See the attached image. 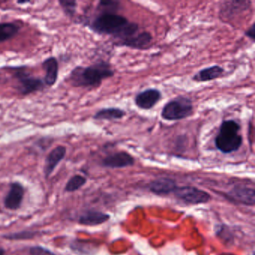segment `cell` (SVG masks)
Wrapping results in <instances>:
<instances>
[{"instance_id": "17", "label": "cell", "mask_w": 255, "mask_h": 255, "mask_svg": "<svg viewBox=\"0 0 255 255\" xmlns=\"http://www.w3.org/2000/svg\"><path fill=\"white\" fill-rule=\"evenodd\" d=\"M21 29V25L15 22H1L0 23V44L15 38Z\"/></svg>"}, {"instance_id": "16", "label": "cell", "mask_w": 255, "mask_h": 255, "mask_svg": "<svg viewBox=\"0 0 255 255\" xmlns=\"http://www.w3.org/2000/svg\"><path fill=\"white\" fill-rule=\"evenodd\" d=\"M177 187L174 180L165 177L157 179L150 184V191L158 195L171 193V192H174Z\"/></svg>"}, {"instance_id": "13", "label": "cell", "mask_w": 255, "mask_h": 255, "mask_svg": "<svg viewBox=\"0 0 255 255\" xmlns=\"http://www.w3.org/2000/svg\"><path fill=\"white\" fill-rule=\"evenodd\" d=\"M233 200L246 204L254 206L255 202V189L246 186H237L234 188L228 194Z\"/></svg>"}, {"instance_id": "1", "label": "cell", "mask_w": 255, "mask_h": 255, "mask_svg": "<svg viewBox=\"0 0 255 255\" xmlns=\"http://www.w3.org/2000/svg\"><path fill=\"white\" fill-rule=\"evenodd\" d=\"M85 26L98 35H111L119 41L137 34L138 25L114 11H105L97 14L92 20L83 22Z\"/></svg>"}, {"instance_id": "22", "label": "cell", "mask_w": 255, "mask_h": 255, "mask_svg": "<svg viewBox=\"0 0 255 255\" xmlns=\"http://www.w3.org/2000/svg\"><path fill=\"white\" fill-rule=\"evenodd\" d=\"M29 255H57L50 249L40 246H32L29 249Z\"/></svg>"}, {"instance_id": "5", "label": "cell", "mask_w": 255, "mask_h": 255, "mask_svg": "<svg viewBox=\"0 0 255 255\" xmlns=\"http://www.w3.org/2000/svg\"><path fill=\"white\" fill-rule=\"evenodd\" d=\"M193 104L189 98L179 96L168 101L163 107L161 116L168 122L183 120L193 114Z\"/></svg>"}, {"instance_id": "14", "label": "cell", "mask_w": 255, "mask_h": 255, "mask_svg": "<svg viewBox=\"0 0 255 255\" xmlns=\"http://www.w3.org/2000/svg\"><path fill=\"white\" fill-rule=\"evenodd\" d=\"M110 219V216L107 213L96 210H88L80 215L79 217V224L86 226H95L101 225Z\"/></svg>"}, {"instance_id": "9", "label": "cell", "mask_w": 255, "mask_h": 255, "mask_svg": "<svg viewBox=\"0 0 255 255\" xmlns=\"http://www.w3.org/2000/svg\"><path fill=\"white\" fill-rule=\"evenodd\" d=\"M66 153L65 146L58 145L47 154L44 166V174L46 178L48 179L51 176L58 165L65 159Z\"/></svg>"}, {"instance_id": "6", "label": "cell", "mask_w": 255, "mask_h": 255, "mask_svg": "<svg viewBox=\"0 0 255 255\" xmlns=\"http://www.w3.org/2000/svg\"><path fill=\"white\" fill-rule=\"evenodd\" d=\"M174 192L177 198L188 204H203L210 199V195L207 192L191 186L177 187Z\"/></svg>"}, {"instance_id": "21", "label": "cell", "mask_w": 255, "mask_h": 255, "mask_svg": "<svg viewBox=\"0 0 255 255\" xmlns=\"http://www.w3.org/2000/svg\"><path fill=\"white\" fill-rule=\"evenodd\" d=\"M38 232L32 231H23L19 232L11 233V234H4L2 236V238L8 240H27L35 238Z\"/></svg>"}, {"instance_id": "2", "label": "cell", "mask_w": 255, "mask_h": 255, "mask_svg": "<svg viewBox=\"0 0 255 255\" xmlns=\"http://www.w3.org/2000/svg\"><path fill=\"white\" fill-rule=\"evenodd\" d=\"M114 75L112 65L105 61H100L89 66L75 67L68 75V81L73 87L95 89Z\"/></svg>"}, {"instance_id": "8", "label": "cell", "mask_w": 255, "mask_h": 255, "mask_svg": "<svg viewBox=\"0 0 255 255\" xmlns=\"http://www.w3.org/2000/svg\"><path fill=\"white\" fill-rule=\"evenodd\" d=\"M162 99V93L156 89H148L140 92L135 98V104L142 110H150Z\"/></svg>"}, {"instance_id": "4", "label": "cell", "mask_w": 255, "mask_h": 255, "mask_svg": "<svg viewBox=\"0 0 255 255\" xmlns=\"http://www.w3.org/2000/svg\"><path fill=\"white\" fill-rule=\"evenodd\" d=\"M6 68L11 70L12 77L16 82L14 88L22 96H28L36 92H42L45 89L46 86L43 79L35 77L29 72L27 66L21 65Z\"/></svg>"}, {"instance_id": "24", "label": "cell", "mask_w": 255, "mask_h": 255, "mask_svg": "<svg viewBox=\"0 0 255 255\" xmlns=\"http://www.w3.org/2000/svg\"><path fill=\"white\" fill-rule=\"evenodd\" d=\"M17 3L18 5H26V4L31 3L30 1H17Z\"/></svg>"}, {"instance_id": "11", "label": "cell", "mask_w": 255, "mask_h": 255, "mask_svg": "<svg viewBox=\"0 0 255 255\" xmlns=\"http://www.w3.org/2000/svg\"><path fill=\"white\" fill-rule=\"evenodd\" d=\"M134 163V158L125 151L117 152L109 155L102 160L103 166L110 168H125L131 166Z\"/></svg>"}, {"instance_id": "10", "label": "cell", "mask_w": 255, "mask_h": 255, "mask_svg": "<svg viewBox=\"0 0 255 255\" xmlns=\"http://www.w3.org/2000/svg\"><path fill=\"white\" fill-rule=\"evenodd\" d=\"M41 66L45 72L43 79L44 84L48 87H53L56 84L59 78V64L57 58L55 56L47 58L41 64Z\"/></svg>"}, {"instance_id": "20", "label": "cell", "mask_w": 255, "mask_h": 255, "mask_svg": "<svg viewBox=\"0 0 255 255\" xmlns=\"http://www.w3.org/2000/svg\"><path fill=\"white\" fill-rule=\"evenodd\" d=\"M59 6L64 14L69 19H74L77 14V2L75 0H59Z\"/></svg>"}, {"instance_id": "12", "label": "cell", "mask_w": 255, "mask_h": 255, "mask_svg": "<svg viewBox=\"0 0 255 255\" xmlns=\"http://www.w3.org/2000/svg\"><path fill=\"white\" fill-rule=\"evenodd\" d=\"M152 40H153V36L150 32H143L119 41L117 45L135 49V50H144V49H147L150 45Z\"/></svg>"}, {"instance_id": "19", "label": "cell", "mask_w": 255, "mask_h": 255, "mask_svg": "<svg viewBox=\"0 0 255 255\" xmlns=\"http://www.w3.org/2000/svg\"><path fill=\"white\" fill-rule=\"evenodd\" d=\"M87 182V179L84 176L80 174H75L72 176L67 182L65 186V191L66 192H74L83 187Z\"/></svg>"}, {"instance_id": "15", "label": "cell", "mask_w": 255, "mask_h": 255, "mask_svg": "<svg viewBox=\"0 0 255 255\" xmlns=\"http://www.w3.org/2000/svg\"><path fill=\"white\" fill-rule=\"evenodd\" d=\"M225 72L223 68L219 65H213L209 68H204L198 71L192 77V80L195 82H210L222 77Z\"/></svg>"}, {"instance_id": "25", "label": "cell", "mask_w": 255, "mask_h": 255, "mask_svg": "<svg viewBox=\"0 0 255 255\" xmlns=\"http://www.w3.org/2000/svg\"><path fill=\"white\" fill-rule=\"evenodd\" d=\"M5 253V250L3 248L0 247V255H4Z\"/></svg>"}, {"instance_id": "23", "label": "cell", "mask_w": 255, "mask_h": 255, "mask_svg": "<svg viewBox=\"0 0 255 255\" xmlns=\"http://www.w3.org/2000/svg\"><path fill=\"white\" fill-rule=\"evenodd\" d=\"M245 35L247 36L248 38H250L252 41H255V24L253 23L252 26L248 29L245 32Z\"/></svg>"}, {"instance_id": "3", "label": "cell", "mask_w": 255, "mask_h": 255, "mask_svg": "<svg viewBox=\"0 0 255 255\" xmlns=\"http://www.w3.org/2000/svg\"><path fill=\"white\" fill-rule=\"evenodd\" d=\"M240 125L234 120L224 121L215 138L216 148L223 153L237 151L243 144V137L239 134Z\"/></svg>"}, {"instance_id": "7", "label": "cell", "mask_w": 255, "mask_h": 255, "mask_svg": "<svg viewBox=\"0 0 255 255\" xmlns=\"http://www.w3.org/2000/svg\"><path fill=\"white\" fill-rule=\"evenodd\" d=\"M25 189L19 182H12L4 199V206L10 210H17L21 207L24 198Z\"/></svg>"}, {"instance_id": "18", "label": "cell", "mask_w": 255, "mask_h": 255, "mask_svg": "<svg viewBox=\"0 0 255 255\" xmlns=\"http://www.w3.org/2000/svg\"><path fill=\"white\" fill-rule=\"evenodd\" d=\"M126 116V112L122 109L116 107L101 109L98 110L93 119L95 121H115L120 120Z\"/></svg>"}]
</instances>
